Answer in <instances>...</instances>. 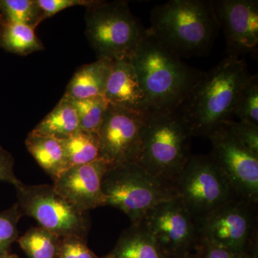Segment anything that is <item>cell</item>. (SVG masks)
Listing matches in <instances>:
<instances>
[{"label":"cell","instance_id":"cell-24","mask_svg":"<svg viewBox=\"0 0 258 258\" xmlns=\"http://www.w3.org/2000/svg\"><path fill=\"white\" fill-rule=\"evenodd\" d=\"M72 101L79 117L80 128L97 133L109 103L103 96Z\"/></svg>","mask_w":258,"mask_h":258},{"label":"cell","instance_id":"cell-10","mask_svg":"<svg viewBox=\"0 0 258 258\" xmlns=\"http://www.w3.org/2000/svg\"><path fill=\"white\" fill-rule=\"evenodd\" d=\"M169 258H190L200 244L198 222L178 198L159 203L141 220Z\"/></svg>","mask_w":258,"mask_h":258},{"label":"cell","instance_id":"cell-20","mask_svg":"<svg viewBox=\"0 0 258 258\" xmlns=\"http://www.w3.org/2000/svg\"><path fill=\"white\" fill-rule=\"evenodd\" d=\"M0 46L12 53L23 56L44 49L35 28L9 23H0Z\"/></svg>","mask_w":258,"mask_h":258},{"label":"cell","instance_id":"cell-33","mask_svg":"<svg viewBox=\"0 0 258 258\" xmlns=\"http://www.w3.org/2000/svg\"><path fill=\"white\" fill-rule=\"evenodd\" d=\"M190 258H199L198 256L196 255V254H195V255H193L192 257H191Z\"/></svg>","mask_w":258,"mask_h":258},{"label":"cell","instance_id":"cell-14","mask_svg":"<svg viewBox=\"0 0 258 258\" xmlns=\"http://www.w3.org/2000/svg\"><path fill=\"white\" fill-rule=\"evenodd\" d=\"M111 165L102 158L71 166L53 181L56 191L83 212L106 206L102 180Z\"/></svg>","mask_w":258,"mask_h":258},{"label":"cell","instance_id":"cell-4","mask_svg":"<svg viewBox=\"0 0 258 258\" xmlns=\"http://www.w3.org/2000/svg\"><path fill=\"white\" fill-rule=\"evenodd\" d=\"M189 128L177 112L146 117L137 164L155 177L172 183L190 157Z\"/></svg>","mask_w":258,"mask_h":258},{"label":"cell","instance_id":"cell-21","mask_svg":"<svg viewBox=\"0 0 258 258\" xmlns=\"http://www.w3.org/2000/svg\"><path fill=\"white\" fill-rule=\"evenodd\" d=\"M61 142L69 168L88 164L101 158L99 139L95 132L80 129L74 135Z\"/></svg>","mask_w":258,"mask_h":258},{"label":"cell","instance_id":"cell-28","mask_svg":"<svg viewBox=\"0 0 258 258\" xmlns=\"http://www.w3.org/2000/svg\"><path fill=\"white\" fill-rule=\"evenodd\" d=\"M227 124L239 142L258 156V125L232 120L227 121Z\"/></svg>","mask_w":258,"mask_h":258},{"label":"cell","instance_id":"cell-31","mask_svg":"<svg viewBox=\"0 0 258 258\" xmlns=\"http://www.w3.org/2000/svg\"><path fill=\"white\" fill-rule=\"evenodd\" d=\"M14 166V157L0 145V181L10 183L15 186L22 182L15 175Z\"/></svg>","mask_w":258,"mask_h":258},{"label":"cell","instance_id":"cell-34","mask_svg":"<svg viewBox=\"0 0 258 258\" xmlns=\"http://www.w3.org/2000/svg\"><path fill=\"white\" fill-rule=\"evenodd\" d=\"M104 258H113V257H111V256H109L108 254V255H106V257H105Z\"/></svg>","mask_w":258,"mask_h":258},{"label":"cell","instance_id":"cell-5","mask_svg":"<svg viewBox=\"0 0 258 258\" xmlns=\"http://www.w3.org/2000/svg\"><path fill=\"white\" fill-rule=\"evenodd\" d=\"M86 35L98 59L132 60L146 30L125 1H98L86 8Z\"/></svg>","mask_w":258,"mask_h":258},{"label":"cell","instance_id":"cell-30","mask_svg":"<svg viewBox=\"0 0 258 258\" xmlns=\"http://www.w3.org/2000/svg\"><path fill=\"white\" fill-rule=\"evenodd\" d=\"M195 254L199 258H257L246 252L222 248L202 241Z\"/></svg>","mask_w":258,"mask_h":258},{"label":"cell","instance_id":"cell-16","mask_svg":"<svg viewBox=\"0 0 258 258\" xmlns=\"http://www.w3.org/2000/svg\"><path fill=\"white\" fill-rule=\"evenodd\" d=\"M112 60L98 59L80 68L73 76L63 97L73 101L103 96Z\"/></svg>","mask_w":258,"mask_h":258},{"label":"cell","instance_id":"cell-7","mask_svg":"<svg viewBox=\"0 0 258 258\" xmlns=\"http://www.w3.org/2000/svg\"><path fill=\"white\" fill-rule=\"evenodd\" d=\"M173 184L176 196L198 224L224 204L237 198L210 155H190Z\"/></svg>","mask_w":258,"mask_h":258},{"label":"cell","instance_id":"cell-26","mask_svg":"<svg viewBox=\"0 0 258 258\" xmlns=\"http://www.w3.org/2000/svg\"><path fill=\"white\" fill-rule=\"evenodd\" d=\"M23 216L18 204L0 212V254L9 252L11 244L18 239V223Z\"/></svg>","mask_w":258,"mask_h":258},{"label":"cell","instance_id":"cell-11","mask_svg":"<svg viewBox=\"0 0 258 258\" xmlns=\"http://www.w3.org/2000/svg\"><path fill=\"white\" fill-rule=\"evenodd\" d=\"M212 144L210 154L228 180L238 198L258 204V156L235 138L227 121L208 137Z\"/></svg>","mask_w":258,"mask_h":258},{"label":"cell","instance_id":"cell-29","mask_svg":"<svg viewBox=\"0 0 258 258\" xmlns=\"http://www.w3.org/2000/svg\"><path fill=\"white\" fill-rule=\"evenodd\" d=\"M98 2V0H37L42 12L43 20L68 8L76 6L87 8L96 5Z\"/></svg>","mask_w":258,"mask_h":258},{"label":"cell","instance_id":"cell-25","mask_svg":"<svg viewBox=\"0 0 258 258\" xmlns=\"http://www.w3.org/2000/svg\"><path fill=\"white\" fill-rule=\"evenodd\" d=\"M233 115L240 121L258 125L257 75L249 76L236 99Z\"/></svg>","mask_w":258,"mask_h":258},{"label":"cell","instance_id":"cell-27","mask_svg":"<svg viewBox=\"0 0 258 258\" xmlns=\"http://www.w3.org/2000/svg\"><path fill=\"white\" fill-rule=\"evenodd\" d=\"M56 258H99L82 237H60Z\"/></svg>","mask_w":258,"mask_h":258},{"label":"cell","instance_id":"cell-15","mask_svg":"<svg viewBox=\"0 0 258 258\" xmlns=\"http://www.w3.org/2000/svg\"><path fill=\"white\" fill-rule=\"evenodd\" d=\"M103 96L110 104L149 115L147 96L131 60H112Z\"/></svg>","mask_w":258,"mask_h":258},{"label":"cell","instance_id":"cell-19","mask_svg":"<svg viewBox=\"0 0 258 258\" xmlns=\"http://www.w3.org/2000/svg\"><path fill=\"white\" fill-rule=\"evenodd\" d=\"M77 112L71 100L62 96L50 113L32 130V133L66 139L80 130Z\"/></svg>","mask_w":258,"mask_h":258},{"label":"cell","instance_id":"cell-22","mask_svg":"<svg viewBox=\"0 0 258 258\" xmlns=\"http://www.w3.org/2000/svg\"><path fill=\"white\" fill-rule=\"evenodd\" d=\"M60 238L38 226L29 229L17 241L28 258H56Z\"/></svg>","mask_w":258,"mask_h":258},{"label":"cell","instance_id":"cell-13","mask_svg":"<svg viewBox=\"0 0 258 258\" xmlns=\"http://www.w3.org/2000/svg\"><path fill=\"white\" fill-rule=\"evenodd\" d=\"M212 3L217 25L225 35L227 55L239 57L257 50V0H215Z\"/></svg>","mask_w":258,"mask_h":258},{"label":"cell","instance_id":"cell-18","mask_svg":"<svg viewBox=\"0 0 258 258\" xmlns=\"http://www.w3.org/2000/svg\"><path fill=\"white\" fill-rule=\"evenodd\" d=\"M25 143L29 153L52 181L69 168L60 139L30 132Z\"/></svg>","mask_w":258,"mask_h":258},{"label":"cell","instance_id":"cell-17","mask_svg":"<svg viewBox=\"0 0 258 258\" xmlns=\"http://www.w3.org/2000/svg\"><path fill=\"white\" fill-rule=\"evenodd\" d=\"M108 255L113 258H169L142 222L132 223L123 230Z\"/></svg>","mask_w":258,"mask_h":258},{"label":"cell","instance_id":"cell-3","mask_svg":"<svg viewBox=\"0 0 258 258\" xmlns=\"http://www.w3.org/2000/svg\"><path fill=\"white\" fill-rule=\"evenodd\" d=\"M147 31L178 57L203 54L218 30L212 1L171 0L151 13Z\"/></svg>","mask_w":258,"mask_h":258},{"label":"cell","instance_id":"cell-32","mask_svg":"<svg viewBox=\"0 0 258 258\" xmlns=\"http://www.w3.org/2000/svg\"><path fill=\"white\" fill-rule=\"evenodd\" d=\"M0 258H17L16 256L13 255L9 253V252H6V253L0 254Z\"/></svg>","mask_w":258,"mask_h":258},{"label":"cell","instance_id":"cell-23","mask_svg":"<svg viewBox=\"0 0 258 258\" xmlns=\"http://www.w3.org/2000/svg\"><path fill=\"white\" fill-rule=\"evenodd\" d=\"M42 21L37 0H0V23L23 24L35 29Z\"/></svg>","mask_w":258,"mask_h":258},{"label":"cell","instance_id":"cell-8","mask_svg":"<svg viewBox=\"0 0 258 258\" xmlns=\"http://www.w3.org/2000/svg\"><path fill=\"white\" fill-rule=\"evenodd\" d=\"M17 204L23 215L32 217L39 226L60 237L87 239L91 219L89 212L76 208L50 184L15 186Z\"/></svg>","mask_w":258,"mask_h":258},{"label":"cell","instance_id":"cell-2","mask_svg":"<svg viewBox=\"0 0 258 258\" xmlns=\"http://www.w3.org/2000/svg\"><path fill=\"white\" fill-rule=\"evenodd\" d=\"M131 60L147 96L148 116L177 111L203 74L184 63L147 30Z\"/></svg>","mask_w":258,"mask_h":258},{"label":"cell","instance_id":"cell-6","mask_svg":"<svg viewBox=\"0 0 258 258\" xmlns=\"http://www.w3.org/2000/svg\"><path fill=\"white\" fill-rule=\"evenodd\" d=\"M106 206L118 209L130 219L140 222L159 203L177 198L172 183L155 177L137 163L112 166L102 180Z\"/></svg>","mask_w":258,"mask_h":258},{"label":"cell","instance_id":"cell-1","mask_svg":"<svg viewBox=\"0 0 258 258\" xmlns=\"http://www.w3.org/2000/svg\"><path fill=\"white\" fill-rule=\"evenodd\" d=\"M250 76L246 62L232 55L203 73L176 111L191 137L208 138L215 129L232 120L236 99Z\"/></svg>","mask_w":258,"mask_h":258},{"label":"cell","instance_id":"cell-9","mask_svg":"<svg viewBox=\"0 0 258 258\" xmlns=\"http://www.w3.org/2000/svg\"><path fill=\"white\" fill-rule=\"evenodd\" d=\"M257 205L235 198L198 223L200 241L257 257Z\"/></svg>","mask_w":258,"mask_h":258},{"label":"cell","instance_id":"cell-12","mask_svg":"<svg viewBox=\"0 0 258 258\" xmlns=\"http://www.w3.org/2000/svg\"><path fill=\"white\" fill-rule=\"evenodd\" d=\"M145 115L110 104L97 134L101 158L110 165L138 163Z\"/></svg>","mask_w":258,"mask_h":258}]
</instances>
